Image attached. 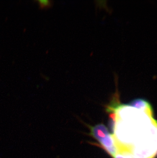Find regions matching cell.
Segmentation results:
<instances>
[{
    "label": "cell",
    "instance_id": "cell-1",
    "mask_svg": "<svg viewBox=\"0 0 157 158\" xmlns=\"http://www.w3.org/2000/svg\"><path fill=\"white\" fill-rule=\"evenodd\" d=\"M94 143V145L102 148L112 157H114L116 154L118 153V148L116 144L115 138L111 133L103 139L99 143L97 144Z\"/></svg>",
    "mask_w": 157,
    "mask_h": 158
},
{
    "label": "cell",
    "instance_id": "cell-2",
    "mask_svg": "<svg viewBox=\"0 0 157 158\" xmlns=\"http://www.w3.org/2000/svg\"><path fill=\"white\" fill-rule=\"evenodd\" d=\"M87 125L89 129L88 135L96 140L98 142V143L110 134L108 128L104 124H98L95 126Z\"/></svg>",
    "mask_w": 157,
    "mask_h": 158
},
{
    "label": "cell",
    "instance_id": "cell-3",
    "mask_svg": "<svg viewBox=\"0 0 157 158\" xmlns=\"http://www.w3.org/2000/svg\"><path fill=\"white\" fill-rule=\"evenodd\" d=\"M123 155H124L126 158H135V157L134 156L132 155L131 154H130L129 152H126Z\"/></svg>",
    "mask_w": 157,
    "mask_h": 158
},
{
    "label": "cell",
    "instance_id": "cell-4",
    "mask_svg": "<svg viewBox=\"0 0 157 158\" xmlns=\"http://www.w3.org/2000/svg\"><path fill=\"white\" fill-rule=\"evenodd\" d=\"M113 158H126L122 154H119V153H117L114 156V157H112Z\"/></svg>",
    "mask_w": 157,
    "mask_h": 158
}]
</instances>
